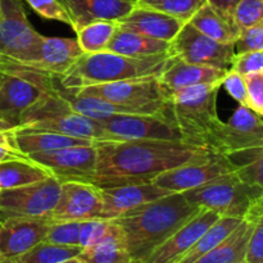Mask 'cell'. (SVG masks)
I'll return each instance as SVG.
<instances>
[{"label": "cell", "instance_id": "23", "mask_svg": "<svg viewBox=\"0 0 263 263\" xmlns=\"http://www.w3.org/2000/svg\"><path fill=\"white\" fill-rule=\"evenodd\" d=\"M228 72L207 66L187 63L177 58H171L170 63L158 76L162 86L168 92L179 91L197 85L222 84Z\"/></svg>", "mask_w": 263, "mask_h": 263}, {"label": "cell", "instance_id": "6", "mask_svg": "<svg viewBox=\"0 0 263 263\" xmlns=\"http://www.w3.org/2000/svg\"><path fill=\"white\" fill-rule=\"evenodd\" d=\"M55 87L57 77L0 62V127H18L23 112Z\"/></svg>", "mask_w": 263, "mask_h": 263}, {"label": "cell", "instance_id": "15", "mask_svg": "<svg viewBox=\"0 0 263 263\" xmlns=\"http://www.w3.org/2000/svg\"><path fill=\"white\" fill-rule=\"evenodd\" d=\"M117 140L184 141L181 133L161 115H115L98 121Z\"/></svg>", "mask_w": 263, "mask_h": 263}, {"label": "cell", "instance_id": "20", "mask_svg": "<svg viewBox=\"0 0 263 263\" xmlns=\"http://www.w3.org/2000/svg\"><path fill=\"white\" fill-rule=\"evenodd\" d=\"M72 20L74 32L89 23L113 21L127 15L136 7L135 0H61Z\"/></svg>", "mask_w": 263, "mask_h": 263}, {"label": "cell", "instance_id": "27", "mask_svg": "<svg viewBox=\"0 0 263 263\" xmlns=\"http://www.w3.org/2000/svg\"><path fill=\"white\" fill-rule=\"evenodd\" d=\"M77 258L84 263H131L120 226L112 221L109 233L91 247L84 248Z\"/></svg>", "mask_w": 263, "mask_h": 263}, {"label": "cell", "instance_id": "39", "mask_svg": "<svg viewBox=\"0 0 263 263\" xmlns=\"http://www.w3.org/2000/svg\"><path fill=\"white\" fill-rule=\"evenodd\" d=\"M233 46L235 54L263 51V23L240 30Z\"/></svg>", "mask_w": 263, "mask_h": 263}, {"label": "cell", "instance_id": "7", "mask_svg": "<svg viewBox=\"0 0 263 263\" xmlns=\"http://www.w3.org/2000/svg\"><path fill=\"white\" fill-rule=\"evenodd\" d=\"M182 194L197 207L213 211L220 217L239 220H244L253 205L263 202V186L247 184L234 172Z\"/></svg>", "mask_w": 263, "mask_h": 263}, {"label": "cell", "instance_id": "33", "mask_svg": "<svg viewBox=\"0 0 263 263\" xmlns=\"http://www.w3.org/2000/svg\"><path fill=\"white\" fill-rule=\"evenodd\" d=\"M82 251L81 247L59 246L40 241L25 253L15 257V263H61L74 258Z\"/></svg>", "mask_w": 263, "mask_h": 263}, {"label": "cell", "instance_id": "11", "mask_svg": "<svg viewBox=\"0 0 263 263\" xmlns=\"http://www.w3.org/2000/svg\"><path fill=\"white\" fill-rule=\"evenodd\" d=\"M167 54L171 58L181 59L187 63L212 67L225 72L230 71L235 57L233 44L213 40L189 22L184 23L177 35L170 41Z\"/></svg>", "mask_w": 263, "mask_h": 263}, {"label": "cell", "instance_id": "18", "mask_svg": "<svg viewBox=\"0 0 263 263\" xmlns=\"http://www.w3.org/2000/svg\"><path fill=\"white\" fill-rule=\"evenodd\" d=\"M102 194V213L103 220H116L126 212L149 202L159 199L167 194V190L157 186L153 182L144 184L120 185V186L104 187L100 189Z\"/></svg>", "mask_w": 263, "mask_h": 263}, {"label": "cell", "instance_id": "17", "mask_svg": "<svg viewBox=\"0 0 263 263\" xmlns=\"http://www.w3.org/2000/svg\"><path fill=\"white\" fill-rule=\"evenodd\" d=\"M218 218L220 216L217 213L203 208L192 220L175 231L164 243L154 249L141 263H177Z\"/></svg>", "mask_w": 263, "mask_h": 263}, {"label": "cell", "instance_id": "30", "mask_svg": "<svg viewBox=\"0 0 263 263\" xmlns=\"http://www.w3.org/2000/svg\"><path fill=\"white\" fill-rule=\"evenodd\" d=\"M243 220L233 217H220L212 226L202 234L199 239L193 244L192 248L181 257L177 263H194L195 261L212 251L221 241L225 240Z\"/></svg>", "mask_w": 263, "mask_h": 263}, {"label": "cell", "instance_id": "13", "mask_svg": "<svg viewBox=\"0 0 263 263\" xmlns=\"http://www.w3.org/2000/svg\"><path fill=\"white\" fill-rule=\"evenodd\" d=\"M251 148H263V121L246 105H238L228 122H222L210 149L228 154Z\"/></svg>", "mask_w": 263, "mask_h": 263}, {"label": "cell", "instance_id": "24", "mask_svg": "<svg viewBox=\"0 0 263 263\" xmlns=\"http://www.w3.org/2000/svg\"><path fill=\"white\" fill-rule=\"evenodd\" d=\"M10 131L15 148L25 156L33 153H49L71 146L95 145V141L72 138L61 134L26 130V128H10Z\"/></svg>", "mask_w": 263, "mask_h": 263}, {"label": "cell", "instance_id": "12", "mask_svg": "<svg viewBox=\"0 0 263 263\" xmlns=\"http://www.w3.org/2000/svg\"><path fill=\"white\" fill-rule=\"evenodd\" d=\"M27 157L61 182H90L97 168L95 145L71 146L49 153H33Z\"/></svg>", "mask_w": 263, "mask_h": 263}, {"label": "cell", "instance_id": "45", "mask_svg": "<svg viewBox=\"0 0 263 263\" xmlns=\"http://www.w3.org/2000/svg\"><path fill=\"white\" fill-rule=\"evenodd\" d=\"M207 3H210L212 7H215L216 9L221 10L222 13H226L229 15H233L234 7L236 5L238 0H207Z\"/></svg>", "mask_w": 263, "mask_h": 263}, {"label": "cell", "instance_id": "10", "mask_svg": "<svg viewBox=\"0 0 263 263\" xmlns=\"http://www.w3.org/2000/svg\"><path fill=\"white\" fill-rule=\"evenodd\" d=\"M61 181L48 177L33 184L0 190V223L10 218L46 217L55 205Z\"/></svg>", "mask_w": 263, "mask_h": 263}, {"label": "cell", "instance_id": "5", "mask_svg": "<svg viewBox=\"0 0 263 263\" xmlns=\"http://www.w3.org/2000/svg\"><path fill=\"white\" fill-rule=\"evenodd\" d=\"M15 128L61 134L95 143L117 140L105 131L98 121L80 115L69 105L59 90L58 80L54 91L46 92L35 104L23 112L20 126Z\"/></svg>", "mask_w": 263, "mask_h": 263}, {"label": "cell", "instance_id": "26", "mask_svg": "<svg viewBox=\"0 0 263 263\" xmlns=\"http://www.w3.org/2000/svg\"><path fill=\"white\" fill-rule=\"evenodd\" d=\"M168 45L170 43L167 41L148 37L141 33L117 27L107 51L134 58H146L166 54Z\"/></svg>", "mask_w": 263, "mask_h": 263}, {"label": "cell", "instance_id": "19", "mask_svg": "<svg viewBox=\"0 0 263 263\" xmlns=\"http://www.w3.org/2000/svg\"><path fill=\"white\" fill-rule=\"evenodd\" d=\"M50 223L49 216L10 218L0 223V253L13 259L21 256L44 240Z\"/></svg>", "mask_w": 263, "mask_h": 263}, {"label": "cell", "instance_id": "31", "mask_svg": "<svg viewBox=\"0 0 263 263\" xmlns=\"http://www.w3.org/2000/svg\"><path fill=\"white\" fill-rule=\"evenodd\" d=\"M117 27V22L113 21H98L89 23L77 31L76 41L84 54L103 53L107 51Z\"/></svg>", "mask_w": 263, "mask_h": 263}, {"label": "cell", "instance_id": "35", "mask_svg": "<svg viewBox=\"0 0 263 263\" xmlns=\"http://www.w3.org/2000/svg\"><path fill=\"white\" fill-rule=\"evenodd\" d=\"M82 221H64L51 222L43 241L59 246H79L80 229Z\"/></svg>", "mask_w": 263, "mask_h": 263}, {"label": "cell", "instance_id": "38", "mask_svg": "<svg viewBox=\"0 0 263 263\" xmlns=\"http://www.w3.org/2000/svg\"><path fill=\"white\" fill-rule=\"evenodd\" d=\"M40 17L50 21L68 25L72 27V20L67 12L66 7L61 3V0H25Z\"/></svg>", "mask_w": 263, "mask_h": 263}, {"label": "cell", "instance_id": "43", "mask_svg": "<svg viewBox=\"0 0 263 263\" xmlns=\"http://www.w3.org/2000/svg\"><path fill=\"white\" fill-rule=\"evenodd\" d=\"M234 100L247 107V84L243 74L235 71H229L222 80V85Z\"/></svg>", "mask_w": 263, "mask_h": 263}, {"label": "cell", "instance_id": "1", "mask_svg": "<svg viewBox=\"0 0 263 263\" xmlns=\"http://www.w3.org/2000/svg\"><path fill=\"white\" fill-rule=\"evenodd\" d=\"M97 168L90 184L99 189L152 182L158 175L208 158L205 146L171 140L97 141Z\"/></svg>", "mask_w": 263, "mask_h": 263}, {"label": "cell", "instance_id": "36", "mask_svg": "<svg viewBox=\"0 0 263 263\" xmlns=\"http://www.w3.org/2000/svg\"><path fill=\"white\" fill-rule=\"evenodd\" d=\"M233 18L239 30L263 23V0H238Z\"/></svg>", "mask_w": 263, "mask_h": 263}, {"label": "cell", "instance_id": "9", "mask_svg": "<svg viewBox=\"0 0 263 263\" xmlns=\"http://www.w3.org/2000/svg\"><path fill=\"white\" fill-rule=\"evenodd\" d=\"M77 95L100 98L103 100L125 105L140 115H161L170 92L162 86L158 77L123 80L109 84L72 89Z\"/></svg>", "mask_w": 263, "mask_h": 263}, {"label": "cell", "instance_id": "41", "mask_svg": "<svg viewBox=\"0 0 263 263\" xmlns=\"http://www.w3.org/2000/svg\"><path fill=\"white\" fill-rule=\"evenodd\" d=\"M230 71H235L243 76L263 72V51L235 54Z\"/></svg>", "mask_w": 263, "mask_h": 263}, {"label": "cell", "instance_id": "25", "mask_svg": "<svg viewBox=\"0 0 263 263\" xmlns=\"http://www.w3.org/2000/svg\"><path fill=\"white\" fill-rule=\"evenodd\" d=\"M187 22L205 36L222 44H234L240 32L233 15L216 9L210 3L199 8Z\"/></svg>", "mask_w": 263, "mask_h": 263}, {"label": "cell", "instance_id": "49", "mask_svg": "<svg viewBox=\"0 0 263 263\" xmlns=\"http://www.w3.org/2000/svg\"><path fill=\"white\" fill-rule=\"evenodd\" d=\"M241 263H244V262H241Z\"/></svg>", "mask_w": 263, "mask_h": 263}, {"label": "cell", "instance_id": "29", "mask_svg": "<svg viewBox=\"0 0 263 263\" xmlns=\"http://www.w3.org/2000/svg\"><path fill=\"white\" fill-rule=\"evenodd\" d=\"M48 177H51L50 174L31 159L0 162V190L33 184Z\"/></svg>", "mask_w": 263, "mask_h": 263}, {"label": "cell", "instance_id": "48", "mask_svg": "<svg viewBox=\"0 0 263 263\" xmlns=\"http://www.w3.org/2000/svg\"><path fill=\"white\" fill-rule=\"evenodd\" d=\"M131 263H140V262H131Z\"/></svg>", "mask_w": 263, "mask_h": 263}, {"label": "cell", "instance_id": "4", "mask_svg": "<svg viewBox=\"0 0 263 263\" xmlns=\"http://www.w3.org/2000/svg\"><path fill=\"white\" fill-rule=\"evenodd\" d=\"M221 85H197L170 92L162 116L181 133L185 143L210 149L213 136L222 123L217 113Z\"/></svg>", "mask_w": 263, "mask_h": 263}, {"label": "cell", "instance_id": "37", "mask_svg": "<svg viewBox=\"0 0 263 263\" xmlns=\"http://www.w3.org/2000/svg\"><path fill=\"white\" fill-rule=\"evenodd\" d=\"M112 228V221L103 220V218H94V220L82 221L80 229L79 246L82 249L91 247L102 240Z\"/></svg>", "mask_w": 263, "mask_h": 263}, {"label": "cell", "instance_id": "28", "mask_svg": "<svg viewBox=\"0 0 263 263\" xmlns=\"http://www.w3.org/2000/svg\"><path fill=\"white\" fill-rule=\"evenodd\" d=\"M253 223L243 220L238 228L221 241L217 247L200 257L194 263H241L244 262L247 243L251 236Z\"/></svg>", "mask_w": 263, "mask_h": 263}, {"label": "cell", "instance_id": "2", "mask_svg": "<svg viewBox=\"0 0 263 263\" xmlns=\"http://www.w3.org/2000/svg\"><path fill=\"white\" fill-rule=\"evenodd\" d=\"M202 210L192 204L182 193H171L112 221L122 230L133 262L141 263Z\"/></svg>", "mask_w": 263, "mask_h": 263}, {"label": "cell", "instance_id": "40", "mask_svg": "<svg viewBox=\"0 0 263 263\" xmlns=\"http://www.w3.org/2000/svg\"><path fill=\"white\" fill-rule=\"evenodd\" d=\"M247 107L257 116H263V72L246 74Z\"/></svg>", "mask_w": 263, "mask_h": 263}, {"label": "cell", "instance_id": "21", "mask_svg": "<svg viewBox=\"0 0 263 263\" xmlns=\"http://www.w3.org/2000/svg\"><path fill=\"white\" fill-rule=\"evenodd\" d=\"M76 39L44 36L37 58L25 68L59 77L82 55ZM22 67V66H21Z\"/></svg>", "mask_w": 263, "mask_h": 263}, {"label": "cell", "instance_id": "47", "mask_svg": "<svg viewBox=\"0 0 263 263\" xmlns=\"http://www.w3.org/2000/svg\"><path fill=\"white\" fill-rule=\"evenodd\" d=\"M61 263H84V262H81L79 258H77V257H74V258L67 259V261H63V262H61Z\"/></svg>", "mask_w": 263, "mask_h": 263}, {"label": "cell", "instance_id": "14", "mask_svg": "<svg viewBox=\"0 0 263 263\" xmlns=\"http://www.w3.org/2000/svg\"><path fill=\"white\" fill-rule=\"evenodd\" d=\"M235 171L231 162L223 154L213 152L208 158L184 164L158 175L153 184L170 193H184L208 184L218 177Z\"/></svg>", "mask_w": 263, "mask_h": 263}, {"label": "cell", "instance_id": "34", "mask_svg": "<svg viewBox=\"0 0 263 263\" xmlns=\"http://www.w3.org/2000/svg\"><path fill=\"white\" fill-rule=\"evenodd\" d=\"M207 0H135L136 7L164 13L187 22Z\"/></svg>", "mask_w": 263, "mask_h": 263}, {"label": "cell", "instance_id": "22", "mask_svg": "<svg viewBox=\"0 0 263 263\" xmlns=\"http://www.w3.org/2000/svg\"><path fill=\"white\" fill-rule=\"evenodd\" d=\"M184 23L186 22L179 18L140 7H135L127 15L117 21L118 27L122 30L133 31L167 43L177 35Z\"/></svg>", "mask_w": 263, "mask_h": 263}, {"label": "cell", "instance_id": "46", "mask_svg": "<svg viewBox=\"0 0 263 263\" xmlns=\"http://www.w3.org/2000/svg\"><path fill=\"white\" fill-rule=\"evenodd\" d=\"M0 263H15V262L13 258H8V257H5L4 254L0 253Z\"/></svg>", "mask_w": 263, "mask_h": 263}, {"label": "cell", "instance_id": "8", "mask_svg": "<svg viewBox=\"0 0 263 263\" xmlns=\"http://www.w3.org/2000/svg\"><path fill=\"white\" fill-rule=\"evenodd\" d=\"M43 39L28 21L22 0H0V62L28 66L37 58Z\"/></svg>", "mask_w": 263, "mask_h": 263}, {"label": "cell", "instance_id": "32", "mask_svg": "<svg viewBox=\"0 0 263 263\" xmlns=\"http://www.w3.org/2000/svg\"><path fill=\"white\" fill-rule=\"evenodd\" d=\"M238 179L251 185L263 186V148H251L228 154Z\"/></svg>", "mask_w": 263, "mask_h": 263}, {"label": "cell", "instance_id": "42", "mask_svg": "<svg viewBox=\"0 0 263 263\" xmlns=\"http://www.w3.org/2000/svg\"><path fill=\"white\" fill-rule=\"evenodd\" d=\"M244 263H263V218L253 223L247 243Z\"/></svg>", "mask_w": 263, "mask_h": 263}, {"label": "cell", "instance_id": "3", "mask_svg": "<svg viewBox=\"0 0 263 263\" xmlns=\"http://www.w3.org/2000/svg\"><path fill=\"white\" fill-rule=\"evenodd\" d=\"M170 61L171 57L167 53L146 58H134L110 51L82 54L57 79L59 86L72 90L123 80L158 77Z\"/></svg>", "mask_w": 263, "mask_h": 263}, {"label": "cell", "instance_id": "16", "mask_svg": "<svg viewBox=\"0 0 263 263\" xmlns=\"http://www.w3.org/2000/svg\"><path fill=\"white\" fill-rule=\"evenodd\" d=\"M102 194L100 189L90 182H61L58 199L49 215L50 222L87 221L100 218Z\"/></svg>", "mask_w": 263, "mask_h": 263}, {"label": "cell", "instance_id": "44", "mask_svg": "<svg viewBox=\"0 0 263 263\" xmlns=\"http://www.w3.org/2000/svg\"><path fill=\"white\" fill-rule=\"evenodd\" d=\"M14 159H28V157L15 148L12 131L9 128L0 127V162L14 161Z\"/></svg>", "mask_w": 263, "mask_h": 263}]
</instances>
